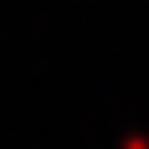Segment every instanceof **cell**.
Here are the masks:
<instances>
[{
    "instance_id": "cell-1",
    "label": "cell",
    "mask_w": 149,
    "mask_h": 149,
    "mask_svg": "<svg viewBox=\"0 0 149 149\" xmlns=\"http://www.w3.org/2000/svg\"><path fill=\"white\" fill-rule=\"evenodd\" d=\"M122 149H149L145 137H130V141H122Z\"/></svg>"
}]
</instances>
